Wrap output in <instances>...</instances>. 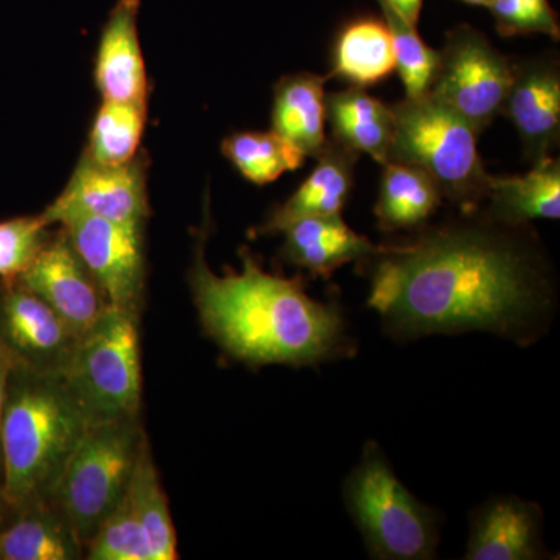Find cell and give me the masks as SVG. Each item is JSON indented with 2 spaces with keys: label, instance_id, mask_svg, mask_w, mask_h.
<instances>
[{
  "label": "cell",
  "instance_id": "cell-1",
  "mask_svg": "<svg viewBox=\"0 0 560 560\" xmlns=\"http://www.w3.org/2000/svg\"><path fill=\"white\" fill-rule=\"evenodd\" d=\"M485 210L429 224L382 243L359 268L368 308L394 341L486 331L534 345L558 311V282L537 235Z\"/></svg>",
  "mask_w": 560,
  "mask_h": 560
},
{
  "label": "cell",
  "instance_id": "cell-2",
  "mask_svg": "<svg viewBox=\"0 0 560 560\" xmlns=\"http://www.w3.org/2000/svg\"><path fill=\"white\" fill-rule=\"evenodd\" d=\"M202 230L189 282L206 334L232 359L250 368L287 364L313 368L357 353L337 300H313L302 276L285 278L260 267L248 248L242 270H210Z\"/></svg>",
  "mask_w": 560,
  "mask_h": 560
},
{
  "label": "cell",
  "instance_id": "cell-3",
  "mask_svg": "<svg viewBox=\"0 0 560 560\" xmlns=\"http://www.w3.org/2000/svg\"><path fill=\"white\" fill-rule=\"evenodd\" d=\"M90 425L65 375L13 366L0 430L2 490L13 510L54 497Z\"/></svg>",
  "mask_w": 560,
  "mask_h": 560
},
{
  "label": "cell",
  "instance_id": "cell-4",
  "mask_svg": "<svg viewBox=\"0 0 560 560\" xmlns=\"http://www.w3.org/2000/svg\"><path fill=\"white\" fill-rule=\"evenodd\" d=\"M342 500L371 559L436 558L441 512L399 480L378 442H364L359 463L342 482Z\"/></svg>",
  "mask_w": 560,
  "mask_h": 560
},
{
  "label": "cell",
  "instance_id": "cell-5",
  "mask_svg": "<svg viewBox=\"0 0 560 560\" xmlns=\"http://www.w3.org/2000/svg\"><path fill=\"white\" fill-rule=\"evenodd\" d=\"M390 108L394 136L386 162L425 172L458 212L480 209L490 175L478 151V132L430 94L405 97Z\"/></svg>",
  "mask_w": 560,
  "mask_h": 560
},
{
  "label": "cell",
  "instance_id": "cell-6",
  "mask_svg": "<svg viewBox=\"0 0 560 560\" xmlns=\"http://www.w3.org/2000/svg\"><path fill=\"white\" fill-rule=\"evenodd\" d=\"M145 436L140 418L92 423L70 456L54 499L72 522L84 548L127 495Z\"/></svg>",
  "mask_w": 560,
  "mask_h": 560
},
{
  "label": "cell",
  "instance_id": "cell-7",
  "mask_svg": "<svg viewBox=\"0 0 560 560\" xmlns=\"http://www.w3.org/2000/svg\"><path fill=\"white\" fill-rule=\"evenodd\" d=\"M65 381L90 423L140 418L139 318L109 307L81 337Z\"/></svg>",
  "mask_w": 560,
  "mask_h": 560
},
{
  "label": "cell",
  "instance_id": "cell-8",
  "mask_svg": "<svg viewBox=\"0 0 560 560\" xmlns=\"http://www.w3.org/2000/svg\"><path fill=\"white\" fill-rule=\"evenodd\" d=\"M514 62L481 32L463 24L447 33L438 51L427 94L447 106L480 135L500 116L510 92Z\"/></svg>",
  "mask_w": 560,
  "mask_h": 560
},
{
  "label": "cell",
  "instance_id": "cell-9",
  "mask_svg": "<svg viewBox=\"0 0 560 560\" xmlns=\"http://www.w3.org/2000/svg\"><path fill=\"white\" fill-rule=\"evenodd\" d=\"M110 307L140 316L145 294L143 224L70 213L58 221Z\"/></svg>",
  "mask_w": 560,
  "mask_h": 560
},
{
  "label": "cell",
  "instance_id": "cell-10",
  "mask_svg": "<svg viewBox=\"0 0 560 560\" xmlns=\"http://www.w3.org/2000/svg\"><path fill=\"white\" fill-rule=\"evenodd\" d=\"M81 337L38 294L0 280V349L22 370L65 375Z\"/></svg>",
  "mask_w": 560,
  "mask_h": 560
},
{
  "label": "cell",
  "instance_id": "cell-11",
  "mask_svg": "<svg viewBox=\"0 0 560 560\" xmlns=\"http://www.w3.org/2000/svg\"><path fill=\"white\" fill-rule=\"evenodd\" d=\"M147 167L145 154L120 165L98 164L83 154L66 189L44 210V219L54 226L62 217L83 213L145 226L150 217Z\"/></svg>",
  "mask_w": 560,
  "mask_h": 560
},
{
  "label": "cell",
  "instance_id": "cell-12",
  "mask_svg": "<svg viewBox=\"0 0 560 560\" xmlns=\"http://www.w3.org/2000/svg\"><path fill=\"white\" fill-rule=\"evenodd\" d=\"M16 280L46 301L80 337L110 307L61 226L51 232L28 270Z\"/></svg>",
  "mask_w": 560,
  "mask_h": 560
},
{
  "label": "cell",
  "instance_id": "cell-13",
  "mask_svg": "<svg viewBox=\"0 0 560 560\" xmlns=\"http://www.w3.org/2000/svg\"><path fill=\"white\" fill-rule=\"evenodd\" d=\"M503 116L521 136L530 164L547 160L560 139V73L555 58L514 62Z\"/></svg>",
  "mask_w": 560,
  "mask_h": 560
},
{
  "label": "cell",
  "instance_id": "cell-14",
  "mask_svg": "<svg viewBox=\"0 0 560 560\" xmlns=\"http://www.w3.org/2000/svg\"><path fill=\"white\" fill-rule=\"evenodd\" d=\"M467 560H545L544 510L517 495L490 497L469 514Z\"/></svg>",
  "mask_w": 560,
  "mask_h": 560
},
{
  "label": "cell",
  "instance_id": "cell-15",
  "mask_svg": "<svg viewBox=\"0 0 560 560\" xmlns=\"http://www.w3.org/2000/svg\"><path fill=\"white\" fill-rule=\"evenodd\" d=\"M140 0H117L103 27L95 60V84L103 101L149 102V77L138 33Z\"/></svg>",
  "mask_w": 560,
  "mask_h": 560
},
{
  "label": "cell",
  "instance_id": "cell-16",
  "mask_svg": "<svg viewBox=\"0 0 560 560\" xmlns=\"http://www.w3.org/2000/svg\"><path fill=\"white\" fill-rule=\"evenodd\" d=\"M283 245L280 257L312 276L329 280L338 268L360 264L371 257L378 245L357 234L341 215L307 217L280 230Z\"/></svg>",
  "mask_w": 560,
  "mask_h": 560
},
{
  "label": "cell",
  "instance_id": "cell-17",
  "mask_svg": "<svg viewBox=\"0 0 560 560\" xmlns=\"http://www.w3.org/2000/svg\"><path fill=\"white\" fill-rule=\"evenodd\" d=\"M360 153L327 140L316 156V165L300 189L278 206L254 235H276L293 221L307 217L341 215L353 187V172Z\"/></svg>",
  "mask_w": 560,
  "mask_h": 560
},
{
  "label": "cell",
  "instance_id": "cell-18",
  "mask_svg": "<svg viewBox=\"0 0 560 560\" xmlns=\"http://www.w3.org/2000/svg\"><path fill=\"white\" fill-rule=\"evenodd\" d=\"M84 550L79 533L54 497L13 510L0 529V560H79Z\"/></svg>",
  "mask_w": 560,
  "mask_h": 560
},
{
  "label": "cell",
  "instance_id": "cell-19",
  "mask_svg": "<svg viewBox=\"0 0 560 560\" xmlns=\"http://www.w3.org/2000/svg\"><path fill=\"white\" fill-rule=\"evenodd\" d=\"M485 212L512 226L560 217V162L550 156L525 175L489 176Z\"/></svg>",
  "mask_w": 560,
  "mask_h": 560
},
{
  "label": "cell",
  "instance_id": "cell-20",
  "mask_svg": "<svg viewBox=\"0 0 560 560\" xmlns=\"http://www.w3.org/2000/svg\"><path fill=\"white\" fill-rule=\"evenodd\" d=\"M329 77L301 72L283 77L275 88L272 131L293 143L304 156L316 158L326 147V81Z\"/></svg>",
  "mask_w": 560,
  "mask_h": 560
},
{
  "label": "cell",
  "instance_id": "cell-21",
  "mask_svg": "<svg viewBox=\"0 0 560 560\" xmlns=\"http://www.w3.org/2000/svg\"><path fill=\"white\" fill-rule=\"evenodd\" d=\"M326 120L331 139L341 145L368 153L378 164L388 161L394 136V113L390 106L372 97L363 88L326 94Z\"/></svg>",
  "mask_w": 560,
  "mask_h": 560
},
{
  "label": "cell",
  "instance_id": "cell-22",
  "mask_svg": "<svg viewBox=\"0 0 560 560\" xmlns=\"http://www.w3.org/2000/svg\"><path fill=\"white\" fill-rule=\"evenodd\" d=\"M442 201L440 189L425 172L400 162L383 164L374 212L378 228L386 234L420 230L436 213Z\"/></svg>",
  "mask_w": 560,
  "mask_h": 560
},
{
  "label": "cell",
  "instance_id": "cell-23",
  "mask_svg": "<svg viewBox=\"0 0 560 560\" xmlns=\"http://www.w3.org/2000/svg\"><path fill=\"white\" fill-rule=\"evenodd\" d=\"M396 70V51L385 21L357 20L338 35L334 49V72L352 86L366 88Z\"/></svg>",
  "mask_w": 560,
  "mask_h": 560
},
{
  "label": "cell",
  "instance_id": "cell-24",
  "mask_svg": "<svg viewBox=\"0 0 560 560\" xmlns=\"http://www.w3.org/2000/svg\"><path fill=\"white\" fill-rule=\"evenodd\" d=\"M127 499L145 533L153 560L178 559L175 526L147 436L140 445Z\"/></svg>",
  "mask_w": 560,
  "mask_h": 560
},
{
  "label": "cell",
  "instance_id": "cell-25",
  "mask_svg": "<svg viewBox=\"0 0 560 560\" xmlns=\"http://www.w3.org/2000/svg\"><path fill=\"white\" fill-rule=\"evenodd\" d=\"M228 161L249 183L264 186L304 164V153L275 131L234 132L221 145Z\"/></svg>",
  "mask_w": 560,
  "mask_h": 560
},
{
  "label": "cell",
  "instance_id": "cell-26",
  "mask_svg": "<svg viewBox=\"0 0 560 560\" xmlns=\"http://www.w3.org/2000/svg\"><path fill=\"white\" fill-rule=\"evenodd\" d=\"M147 105L103 101L92 121L84 156L103 165L127 164L139 154Z\"/></svg>",
  "mask_w": 560,
  "mask_h": 560
},
{
  "label": "cell",
  "instance_id": "cell-27",
  "mask_svg": "<svg viewBox=\"0 0 560 560\" xmlns=\"http://www.w3.org/2000/svg\"><path fill=\"white\" fill-rule=\"evenodd\" d=\"M377 3L393 38L396 69L399 70L404 83L405 97H422L430 90L438 50L423 43L416 31L418 25H412L389 0H377Z\"/></svg>",
  "mask_w": 560,
  "mask_h": 560
},
{
  "label": "cell",
  "instance_id": "cell-28",
  "mask_svg": "<svg viewBox=\"0 0 560 560\" xmlns=\"http://www.w3.org/2000/svg\"><path fill=\"white\" fill-rule=\"evenodd\" d=\"M90 560H153L149 540L127 495L98 526L84 550Z\"/></svg>",
  "mask_w": 560,
  "mask_h": 560
},
{
  "label": "cell",
  "instance_id": "cell-29",
  "mask_svg": "<svg viewBox=\"0 0 560 560\" xmlns=\"http://www.w3.org/2000/svg\"><path fill=\"white\" fill-rule=\"evenodd\" d=\"M43 213L0 221V280H16L28 270L50 237Z\"/></svg>",
  "mask_w": 560,
  "mask_h": 560
},
{
  "label": "cell",
  "instance_id": "cell-30",
  "mask_svg": "<svg viewBox=\"0 0 560 560\" xmlns=\"http://www.w3.org/2000/svg\"><path fill=\"white\" fill-rule=\"evenodd\" d=\"M488 9L501 36L539 33L559 39L558 14L548 0H492Z\"/></svg>",
  "mask_w": 560,
  "mask_h": 560
},
{
  "label": "cell",
  "instance_id": "cell-31",
  "mask_svg": "<svg viewBox=\"0 0 560 560\" xmlns=\"http://www.w3.org/2000/svg\"><path fill=\"white\" fill-rule=\"evenodd\" d=\"M13 363L7 353L0 349V430H2L3 410H5L7 385H9L10 372ZM0 486H2V456H0Z\"/></svg>",
  "mask_w": 560,
  "mask_h": 560
},
{
  "label": "cell",
  "instance_id": "cell-32",
  "mask_svg": "<svg viewBox=\"0 0 560 560\" xmlns=\"http://www.w3.org/2000/svg\"><path fill=\"white\" fill-rule=\"evenodd\" d=\"M389 2L393 3L412 25H418L423 0H389Z\"/></svg>",
  "mask_w": 560,
  "mask_h": 560
},
{
  "label": "cell",
  "instance_id": "cell-33",
  "mask_svg": "<svg viewBox=\"0 0 560 560\" xmlns=\"http://www.w3.org/2000/svg\"><path fill=\"white\" fill-rule=\"evenodd\" d=\"M11 514H13V508L10 506L9 501L3 495L2 486H0V529L10 521Z\"/></svg>",
  "mask_w": 560,
  "mask_h": 560
},
{
  "label": "cell",
  "instance_id": "cell-34",
  "mask_svg": "<svg viewBox=\"0 0 560 560\" xmlns=\"http://www.w3.org/2000/svg\"><path fill=\"white\" fill-rule=\"evenodd\" d=\"M463 2L470 3V5L489 7L492 0H463Z\"/></svg>",
  "mask_w": 560,
  "mask_h": 560
}]
</instances>
